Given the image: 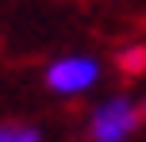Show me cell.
Masks as SVG:
<instances>
[{
    "mask_svg": "<svg viewBox=\"0 0 146 142\" xmlns=\"http://www.w3.org/2000/svg\"><path fill=\"white\" fill-rule=\"evenodd\" d=\"M139 108H142V115H146V96H142V100H139Z\"/></svg>",
    "mask_w": 146,
    "mask_h": 142,
    "instance_id": "5",
    "label": "cell"
},
{
    "mask_svg": "<svg viewBox=\"0 0 146 142\" xmlns=\"http://www.w3.org/2000/svg\"><path fill=\"white\" fill-rule=\"evenodd\" d=\"M100 73H104V65L92 54H62L46 65L42 81L54 96H85L100 85Z\"/></svg>",
    "mask_w": 146,
    "mask_h": 142,
    "instance_id": "2",
    "label": "cell"
},
{
    "mask_svg": "<svg viewBox=\"0 0 146 142\" xmlns=\"http://www.w3.org/2000/svg\"><path fill=\"white\" fill-rule=\"evenodd\" d=\"M142 108H139V100H131V96H108V100H100V104L88 112V119H85V135L88 142H127L135 135V131L142 127Z\"/></svg>",
    "mask_w": 146,
    "mask_h": 142,
    "instance_id": "1",
    "label": "cell"
},
{
    "mask_svg": "<svg viewBox=\"0 0 146 142\" xmlns=\"http://www.w3.org/2000/svg\"><path fill=\"white\" fill-rule=\"evenodd\" d=\"M0 142H42L35 123H0Z\"/></svg>",
    "mask_w": 146,
    "mask_h": 142,
    "instance_id": "4",
    "label": "cell"
},
{
    "mask_svg": "<svg viewBox=\"0 0 146 142\" xmlns=\"http://www.w3.org/2000/svg\"><path fill=\"white\" fill-rule=\"evenodd\" d=\"M115 65L123 69L127 77L146 73V42H131V46H123V50L115 54Z\"/></svg>",
    "mask_w": 146,
    "mask_h": 142,
    "instance_id": "3",
    "label": "cell"
}]
</instances>
